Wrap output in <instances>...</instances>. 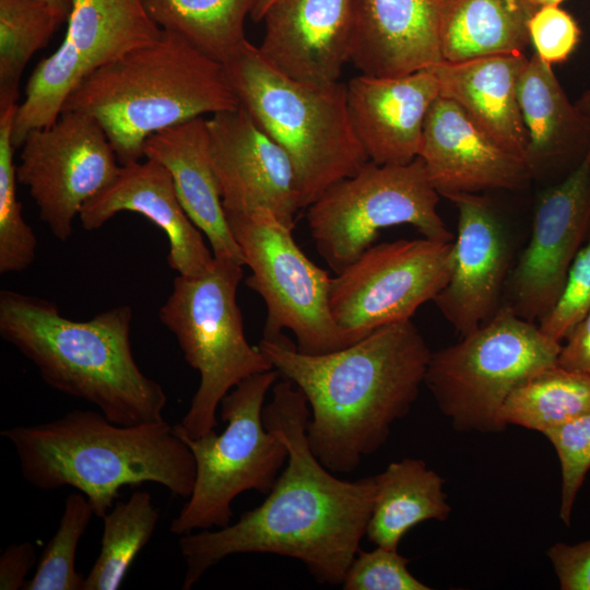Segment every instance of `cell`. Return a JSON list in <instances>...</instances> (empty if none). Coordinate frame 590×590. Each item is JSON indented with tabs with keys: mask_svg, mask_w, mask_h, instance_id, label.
Here are the masks:
<instances>
[{
	"mask_svg": "<svg viewBox=\"0 0 590 590\" xmlns=\"http://www.w3.org/2000/svg\"><path fill=\"white\" fill-rule=\"evenodd\" d=\"M309 416L303 392L286 378L276 381L263 422L286 445V465L267 498L235 523L180 535L181 589H191L222 559L245 553L291 557L319 583L342 585L366 535L376 482L340 480L327 469L309 446Z\"/></svg>",
	"mask_w": 590,
	"mask_h": 590,
	"instance_id": "1",
	"label": "cell"
},
{
	"mask_svg": "<svg viewBox=\"0 0 590 590\" xmlns=\"http://www.w3.org/2000/svg\"><path fill=\"white\" fill-rule=\"evenodd\" d=\"M258 346L305 396L309 446L333 473L353 472L386 444L417 399L432 354L411 320L321 355L300 353L283 334Z\"/></svg>",
	"mask_w": 590,
	"mask_h": 590,
	"instance_id": "2",
	"label": "cell"
},
{
	"mask_svg": "<svg viewBox=\"0 0 590 590\" xmlns=\"http://www.w3.org/2000/svg\"><path fill=\"white\" fill-rule=\"evenodd\" d=\"M132 309L116 306L88 320L63 317L47 299L0 292V335L55 390L94 404L110 422L164 421L163 387L138 366L131 350Z\"/></svg>",
	"mask_w": 590,
	"mask_h": 590,
	"instance_id": "3",
	"label": "cell"
},
{
	"mask_svg": "<svg viewBox=\"0 0 590 590\" xmlns=\"http://www.w3.org/2000/svg\"><path fill=\"white\" fill-rule=\"evenodd\" d=\"M0 435L13 447L26 482L44 491L73 487L99 518L115 505L122 486L156 483L188 498L194 485L193 456L165 420L125 426L101 412L72 410L46 423L4 428Z\"/></svg>",
	"mask_w": 590,
	"mask_h": 590,
	"instance_id": "4",
	"label": "cell"
},
{
	"mask_svg": "<svg viewBox=\"0 0 590 590\" xmlns=\"http://www.w3.org/2000/svg\"><path fill=\"white\" fill-rule=\"evenodd\" d=\"M239 106L223 63L175 33L162 31L87 75L63 110L94 117L120 165L143 157L153 133L204 115Z\"/></svg>",
	"mask_w": 590,
	"mask_h": 590,
	"instance_id": "5",
	"label": "cell"
},
{
	"mask_svg": "<svg viewBox=\"0 0 590 590\" xmlns=\"http://www.w3.org/2000/svg\"><path fill=\"white\" fill-rule=\"evenodd\" d=\"M223 67L239 105L291 158L299 209L369 162L350 119L346 83L291 79L248 40Z\"/></svg>",
	"mask_w": 590,
	"mask_h": 590,
	"instance_id": "6",
	"label": "cell"
},
{
	"mask_svg": "<svg viewBox=\"0 0 590 590\" xmlns=\"http://www.w3.org/2000/svg\"><path fill=\"white\" fill-rule=\"evenodd\" d=\"M243 264L214 257L199 276L178 274L161 306V322L175 335L185 361L200 375L199 387L176 433L197 438L217 426L223 398L246 378L273 365L245 335L236 294Z\"/></svg>",
	"mask_w": 590,
	"mask_h": 590,
	"instance_id": "7",
	"label": "cell"
},
{
	"mask_svg": "<svg viewBox=\"0 0 590 590\" xmlns=\"http://www.w3.org/2000/svg\"><path fill=\"white\" fill-rule=\"evenodd\" d=\"M560 347L505 304L460 342L432 352L424 384L455 429L502 432L507 427L500 420L507 398L557 364Z\"/></svg>",
	"mask_w": 590,
	"mask_h": 590,
	"instance_id": "8",
	"label": "cell"
},
{
	"mask_svg": "<svg viewBox=\"0 0 590 590\" xmlns=\"http://www.w3.org/2000/svg\"><path fill=\"white\" fill-rule=\"evenodd\" d=\"M280 373L252 375L234 387L221 401L225 429L197 438L176 433L190 449L196 480L188 500L173 519L169 530L184 535L231 523L232 503L246 491L268 494L287 460L284 441L263 422L264 400Z\"/></svg>",
	"mask_w": 590,
	"mask_h": 590,
	"instance_id": "9",
	"label": "cell"
},
{
	"mask_svg": "<svg viewBox=\"0 0 590 590\" xmlns=\"http://www.w3.org/2000/svg\"><path fill=\"white\" fill-rule=\"evenodd\" d=\"M438 201L420 157L406 165L369 161L307 208V224L319 256L338 273L387 227L406 224L426 238L453 241L437 212Z\"/></svg>",
	"mask_w": 590,
	"mask_h": 590,
	"instance_id": "10",
	"label": "cell"
},
{
	"mask_svg": "<svg viewBox=\"0 0 590 590\" xmlns=\"http://www.w3.org/2000/svg\"><path fill=\"white\" fill-rule=\"evenodd\" d=\"M245 266L246 285L267 307L263 339L276 340L282 330L296 338L307 355L327 354L352 342L335 324L329 306L331 276L298 247L292 228L267 209L225 213Z\"/></svg>",
	"mask_w": 590,
	"mask_h": 590,
	"instance_id": "11",
	"label": "cell"
},
{
	"mask_svg": "<svg viewBox=\"0 0 590 590\" xmlns=\"http://www.w3.org/2000/svg\"><path fill=\"white\" fill-rule=\"evenodd\" d=\"M453 241L426 237L373 245L331 278L329 306L341 331L356 342L411 320L449 281Z\"/></svg>",
	"mask_w": 590,
	"mask_h": 590,
	"instance_id": "12",
	"label": "cell"
},
{
	"mask_svg": "<svg viewBox=\"0 0 590 590\" xmlns=\"http://www.w3.org/2000/svg\"><path fill=\"white\" fill-rule=\"evenodd\" d=\"M142 0H74L60 46L30 76L12 130L15 149L34 129L55 122L92 72L162 34Z\"/></svg>",
	"mask_w": 590,
	"mask_h": 590,
	"instance_id": "13",
	"label": "cell"
},
{
	"mask_svg": "<svg viewBox=\"0 0 590 590\" xmlns=\"http://www.w3.org/2000/svg\"><path fill=\"white\" fill-rule=\"evenodd\" d=\"M21 149L17 180L40 220L66 241L83 205L120 169L108 137L94 117L63 110L51 125L32 130Z\"/></svg>",
	"mask_w": 590,
	"mask_h": 590,
	"instance_id": "14",
	"label": "cell"
},
{
	"mask_svg": "<svg viewBox=\"0 0 590 590\" xmlns=\"http://www.w3.org/2000/svg\"><path fill=\"white\" fill-rule=\"evenodd\" d=\"M590 234V152L539 197L530 240L508 278L507 305L540 320L558 299L570 266Z\"/></svg>",
	"mask_w": 590,
	"mask_h": 590,
	"instance_id": "15",
	"label": "cell"
},
{
	"mask_svg": "<svg viewBox=\"0 0 590 590\" xmlns=\"http://www.w3.org/2000/svg\"><path fill=\"white\" fill-rule=\"evenodd\" d=\"M211 163L225 213L271 211L290 228L299 210L291 158L240 105L206 118Z\"/></svg>",
	"mask_w": 590,
	"mask_h": 590,
	"instance_id": "16",
	"label": "cell"
},
{
	"mask_svg": "<svg viewBox=\"0 0 590 590\" xmlns=\"http://www.w3.org/2000/svg\"><path fill=\"white\" fill-rule=\"evenodd\" d=\"M448 199L458 209L452 269L449 281L433 302L463 337L489 320L502 306L510 245L488 200L475 193Z\"/></svg>",
	"mask_w": 590,
	"mask_h": 590,
	"instance_id": "17",
	"label": "cell"
},
{
	"mask_svg": "<svg viewBox=\"0 0 590 590\" xmlns=\"http://www.w3.org/2000/svg\"><path fill=\"white\" fill-rule=\"evenodd\" d=\"M418 157L439 196L520 190L533 179L526 162L477 127L453 101L438 96L423 127Z\"/></svg>",
	"mask_w": 590,
	"mask_h": 590,
	"instance_id": "18",
	"label": "cell"
},
{
	"mask_svg": "<svg viewBox=\"0 0 590 590\" xmlns=\"http://www.w3.org/2000/svg\"><path fill=\"white\" fill-rule=\"evenodd\" d=\"M355 11L356 0H276L262 20L258 49L291 79L333 84L351 59Z\"/></svg>",
	"mask_w": 590,
	"mask_h": 590,
	"instance_id": "19",
	"label": "cell"
},
{
	"mask_svg": "<svg viewBox=\"0 0 590 590\" xmlns=\"http://www.w3.org/2000/svg\"><path fill=\"white\" fill-rule=\"evenodd\" d=\"M122 211L139 213L163 231L169 245L168 266L178 274L199 276L212 267L213 252L158 162L145 158L121 165L114 179L83 205L79 220L84 229L94 231Z\"/></svg>",
	"mask_w": 590,
	"mask_h": 590,
	"instance_id": "20",
	"label": "cell"
},
{
	"mask_svg": "<svg viewBox=\"0 0 590 590\" xmlns=\"http://www.w3.org/2000/svg\"><path fill=\"white\" fill-rule=\"evenodd\" d=\"M438 96L439 83L429 69L352 78L346 83L349 115L369 161L406 165L418 157L424 121Z\"/></svg>",
	"mask_w": 590,
	"mask_h": 590,
	"instance_id": "21",
	"label": "cell"
},
{
	"mask_svg": "<svg viewBox=\"0 0 590 590\" xmlns=\"http://www.w3.org/2000/svg\"><path fill=\"white\" fill-rule=\"evenodd\" d=\"M441 0H356L350 61L373 76H401L442 61Z\"/></svg>",
	"mask_w": 590,
	"mask_h": 590,
	"instance_id": "22",
	"label": "cell"
},
{
	"mask_svg": "<svg viewBox=\"0 0 590 590\" xmlns=\"http://www.w3.org/2000/svg\"><path fill=\"white\" fill-rule=\"evenodd\" d=\"M518 102L528 137L524 162L532 178L564 179L590 152V119L569 101L552 64L535 52L519 76Z\"/></svg>",
	"mask_w": 590,
	"mask_h": 590,
	"instance_id": "23",
	"label": "cell"
},
{
	"mask_svg": "<svg viewBox=\"0 0 590 590\" xmlns=\"http://www.w3.org/2000/svg\"><path fill=\"white\" fill-rule=\"evenodd\" d=\"M143 157L167 169L184 210L206 237L213 256L245 266L212 167L206 118L197 117L151 134L144 142Z\"/></svg>",
	"mask_w": 590,
	"mask_h": 590,
	"instance_id": "24",
	"label": "cell"
},
{
	"mask_svg": "<svg viewBox=\"0 0 590 590\" xmlns=\"http://www.w3.org/2000/svg\"><path fill=\"white\" fill-rule=\"evenodd\" d=\"M523 55H499L428 68L439 95L457 103L471 120L508 152L524 161L527 130L518 102Z\"/></svg>",
	"mask_w": 590,
	"mask_h": 590,
	"instance_id": "25",
	"label": "cell"
},
{
	"mask_svg": "<svg viewBox=\"0 0 590 590\" xmlns=\"http://www.w3.org/2000/svg\"><path fill=\"white\" fill-rule=\"evenodd\" d=\"M536 10L527 0H441L442 60L523 54L530 43L529 20Z\"/></svg>",
	"mask_w": 590,
	"mask_h": 590,
	"instance_id": "26",
	"label": "cell"
},
{
	"mask_svg": "<svg viewBox=\"0 0 590 590\" xmlns=\"http://www.w3.org/2000/svg\"><path fill=\"white\" fill-rule=\"evenodd\" d=\"M376 492L366 536L376 546L398 550L404 534L426 520L444 521L451 507L444 479L421 459L404 458L375 475Z\"/></svg>",
	"mask_w": 590,
	"mask_h": 590,
	"instance_id": "27",
	"label": "cell"
},
{
	"mask_svg": "<svg viewBox=\"0 0 590 590\" xmlns=\"http://www.w3.org/2000/svg\"><path fill=\"white\" fill-rule=\"evenodd\" d=\"M152 20L224 62L247 40L245 21L257 0H142Z\"/></svg>",
	"mask_w": 590,
	"mask_h": 590,
	"instance_id": "28",
	"label": "cell"
},
{
	"mask_svg": "<svg viewBox=\"0 0 590 590\" xmlns=\"http://www.w3.org/2000/svg\"><path fill=\"white\" fill-rule=\"evenodd\" d=\"M590 412V373L546 367L519 385L500 410L502 422L545 433Z\"/></svg>",
	"mask_w": 590,
	"mask_h": 590,
	"instance_id": "29",
	"label": "cell"
},
{
	"mask_svg": "<svg viewBox=\"0 0 590 590\" xmlns=\"http://www.w3.org/2000/svg\"><path fill=\"white\" fill-rule=\"evenodd\" d=\"M103 519L101 548L84 578L83 590L119 589L138 554L149 543L160 519L152 496L134 491L117 500Z\"/></svg>",
	"mask_w": 590,
	"mask_h": 590,
	"instance_id": "30",
	"label": "cell"
},
{
	"mask_svg": "<svg viewBox=\"0 0 590 590\" xmlns=\"http://www.w3.org/2000/svg\"><path fill=\"white\" fill-rule=\"evenodd\" d=\"M61 23L39 0H0V109L17 105L27 62L47 46Z\"/></svg>",
	"mask_w": 590,
	"mask_h": 590,
	"instance_id": "31",
	"label": "cell"
},
{
	"mask_svg": "<svg viewBox=\"0 0 590 590\" xmlns=\"http://www.w3.org/2000/svg\"><path fill=\"white\" fill-rule=\"evenodd\" d=\"M19 105L0 109V273L22 272L35 260L37 239L17 199L12 130Z\"/></svg>",
	"mask_w": 590,
	"mask_h": 590,
	"instance_id": "32",
	"label": "cell"
},
{
	"mask_svg": "<svg viewBox=\"0 0 590 590\" xmlns=\"http://www.w3.org/2000/svg\"><path fill=\"white\" fill-rule=\"evenodd\" d=\"M93 516L94 510L85 495L80 492L68 495L58 529L44 548L24 590H83L85 577L75 569V555Z\"/></svg>",
	"mask_w": 590,
	"mask_h": 590,
	"instance_id": "33",
	"label": "cell"
},
{
	"mask_svg": "<svg viewBox=\"0 0 590 590\" xmlns=\"http://www.w3.org/2000/svg\"><path fill=\"white\" fill-rule=\"evenodd\" d=\"M543 435L553 445L559 460V518L569 526L578 492L590 470V412L548 429Z\"/></svg>",
	"mask_w": 590,
	"mask_h": 590,
	"instance_id": "34",
	"label": "cell"
},
{
	"mask_svg": "<svg viewBox=\"0 0 590 590\" xmlns=\"http://www.w3.org/2000/svg\"><path fill=\"white\" fill-rule=\"evenodd\" d=\"M409 563L398 550H359L341 586L344 590H429L410 573Z\"/></svg>",
	"mask_w": 590,
	"mask_h": 590,
	"instance_id": "35",
	"label": "cell"
},
{
	"mask_svg": "<svg viewBox=\"0 0 590 590\" xmlns=\"http://www.w3.org/2000/svg\"><path fill=\"white\" fill-rule=\"evenodd\" d=\"M589 309L590 238L575 257L558 299L539 320V328L545 335L562 343Z\"/></svg>",
	"mask_w": 590,
	"mask_h": 590,
	"instance_id": "36",
	"label": "cell"
},
{
	"mask_svg": "<svg viewBox=\"0 0 590 590\" xmlns=\"http://www.w3.org/2000/svg\"><path fill=\"white\" fill-rule=\"evenodd\" d=\"M528 30L535 54L550 64L566 61L580 40L577 21L559 5L539 8Z\"/></svg>",
	"mask_w": 590,
	"mask_h": 590,
	"instance_id": "37",
	"label": "cell"
},
{
	"mask_svg": "<svg viewBox=\"0 0 590 590\" xmlns=\"http://www.w3.org/2000/svg\"><path fill=\"white\" fill-rule=\"evenodd\" d=\"M547 556L562 590H590V539L573 545L557 542Z\"/></svg>",
	"mask_w": 590,
	"mask_h": 590,
	"instance_id": "38",
	"label": "cell"
},
{
	"mask_svg": "<svg viewBox=\"0 0 590 590\" xmlns=\"http://www.w3.org/2000/svg\"><path fill=\"white\" fill-rule=\"evenodd\" d=\"M36 560L32 542L10 544L0 556V589H24L28 571Z\"/></svg>",
	"mask_w": 590,
	"mask_h": 590,
	"instance_id": "39",
	"label": "cell"
},
{
	"mask_svg": "<svg viewBox=\"0 0 590 590\" xmlns=\"http://www.w3.org/2000/svg\"><path fill=\"white\" fill-rule=\"evenodd\" d=\"M565 340L557 364L569 370L590 373V309Z\"/></svg>",
	"mask_w": 590,
	"mask_h": 590,
	"instance_id": "40",
	"label": "cell"
},
{
	"mask_svg": "<svg viewBox=\"0 0 590 590\" xmlns=\"http://www.w3.org/2000/svg\"><path fill=\"white\" fill-rule=\"evenodd\" d=\"M39 1L50 7L63 22H67V19L71 12L74 0H39Z\"/></svg>",
	"mask_w": 590,
	"mask_h": 590,
	"instance_id": "41",
	"label": "cell"
},
{
	"mask_svg": "<svg viewBox=\"0 0 590 590\" xmlns=\"http://www.w3.org/2000/svg\"><path fill=\"white\" fill-rule=\"evenodd\" d=\"M276 0H257V3L250 14L253 22H262L267 11Z\"/></svg>",
	"mask_w": 590,
	"mask_h": 590,
	"instance_id": "42",
	"label": "cell"
},
{
	"mask_svg": "<svg viewBox=\"0 0 590 590\" xmlns=\"http://www.w3.org/2000/svg\"><path fill=\"white\" fill-rule=\"evenodd\" d=\"M575 104L590 119V90L583 92Z\"/></svg>",
	"mask_w": 590,
	"mask_h": 590,
	"instance_id": "43",
	"label": "cell"
},
{
	"mask_svg": "<svg viewBox=\"0 0 590 590\" xmlns=\"http://www.w3.org/2000/svg\"><path fill=\"white\" fill-rule=\"evenodd\" d=\"M533 8L539 9L544 5H559L564 0H527Z\"/></svg>",
	"mask_w": 590,
	"mask_h": 590,
	"instance_id": "44",
	"label": "cell"
}]
</instances>
